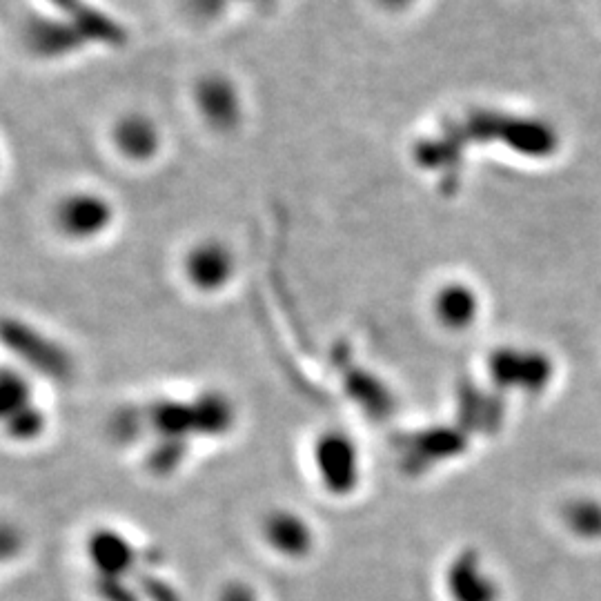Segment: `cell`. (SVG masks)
I'll return each mask as SVG.
<instances>
[{
  "label": "cell",
  "mask_w": 601,
  "mask_h": 601,
  "mask_svg": "<svg viewBox=\"0 0 601 601\" xmlns=\"http://www.w3.org/2000/svg\"><path fill=\"white\" fill-rule=\"evenodd\" d=\"M457 419L468 435H497L506 419V401L499 390H484L461 381L457 390Z\"/></svg>",
  "instance_id": "8"
},
{
  "label": "cell",
  "mask_w": 601,
  "mask_h": 601,
  "mask_svg": "<svg viewBox=\"0 0 601 601\" xmlns=\"http://www.w3.org/2000/svg\"><path fill=\"white\" fill-rule=\"evenodd\" d=\"M5 346L29 368L54 379H67L72 374V359L63 346L45 337L32 325L18 319H7L3 328Z\"/></svg>",
  "instance_id": "5"
},
{
  "label": "cell",
  "mask_w": 601,
  "mask_h": 601,
  "mask_svg": "<svg viewBox=\"0 0 601 601\" xmlns=\"http://www.w3.org/2000/svg\"><path fill=\"white\" fill-rule=\"evenodd\" d=\"M488 377L501 394L510 390L541 394L553 383L555 363L541 350L501 346L490 352Z\"/></svg>",
  "instance_id": "2"
},
{
  "label": "cell",
  "mask_w": 601,
  "mask_h": 601,
  "mask_svg": "<svg viewBox=\"0 0 601 601\" xmlns=\"http://www.w3.org/2000/svg\"><path fill=\"white\" fill-rule=\"evenodd\" d=\"M265 548L283 561H305L317 550V530L310 519L294 508H272L259 524Z\"/></svg>",
  "instance_id": "4"
},
{
  "label": "cell",
  "mask_w": 601,
  "mask_h": 601,
  "mask_svg": "<svg viewBox=\"0 0 601 601\" xmlns=\"http://www.w3.org/2000/svg\"><path fill=\"white\" fill-rule=\"evenodd\" d=\"M234 277V259L225 245L208 241L196 245L185 259V279L199 292H219Z\"/></svg>",
  "instance_id": "9"
},
{
  "label": "cell",
  "mask_w": 601,
  "mask_h": 601,
  "mask_svg": "<svg viewBox=\"0 0 601 601\" xmlns=\"http://www.w3.org/2000/svg\"><path fill=\"white\" fill-rule=\"evenodd\" d=\"M5 437L14 443H32L38 441L47 430V415L45 410L34 403L21 412H16L14 417L3 419Z\"/></svg>",
  "instance_id": "20"
},
{
  "label": "cell",
  "mask_w": 601,
  "mask_h": 601,
  "mask_svg": "<svg viewBox=\"0 0 601 601\" xmlns=\"http://www.w3.org/2000/svg\"><path fill=\"white\" fill-rule=\"evenodd\" d=\"M192 441L190 439H170V437H154L150 450L145 455V466L154 477L167 479L179 472L190 455Z\"/></svg>",
  "instance_id": "17"
},
{
  "label": "cell",
  "mask_w": 601,
  "mask_h": 601,
  "mask_svg": "<svg viewBox=\"0 0 601 601\" xmlns=\"http://www.w3.org/2000/svg\"><path fill=\"white\" fill-rule=\"evenodd\" d=\"M448 601H501V586L477 548H461L443 570Z\"/></svg>",
  "instance_id": "7"
},
{
  "label": "cell",
  "mask_w": 601,
  "mask_h": 601,
  "mask_svg": "<svg viewBox=\"0 0 601 601\" xmlns=\"http://www.w3.org/2000/svg\"><path fill=\"white\" fill-rule=\"evenodd\" d=\"M379 3L388 9H403V7H408L412 0H379Z\"/></svg>",
  "instance_id": "25"
},
{
  "label": "cell",
  "mask_w": 601,
  "mask_h": 601,
  "mask_svg": "<svg viewBox=\"0 0 601 601\" xmlns=\"http://www.w3.org/2000/svg\"><path fill=\"white\" fill-rule=\"evenodd\" d=\"M116 145L130 159L145 161L159 147V132H156V127L147 118L130 116L116 127Z\"/></svg>",
  "instance_id": "16"
},
{
  "label": "cell",
  "mask_w": 601,
  "mask_h": 601,
  "mask_svg": "<svg viewBox=\"0 0 601 601\" xmlns=\"http://www.w3.org/2000/svg\"><path fill=\"white\" fill-rule=\"evenodd\" d=\"M192 415H194V435L196 439H221L228 437L236 426L239 412L232 397L221 390H203L194 394Z\"/></svg>",
  "instance_id": "11"
},
{
  "label": "cell",
  "mask_w": 601,
  "mask_h": 601,
  "mask_svg": "<svg viewBox=\"0 0 601 601\" xmlns=\"http://www.w3.org/2000/svg\"><path fill=\"white\" fill-rule=\"evenodd\" d=\"M34 386L23 372L14 368L3 370V379H0V417L9 419L16 412H21L29 406H34Z\"/></svg>",
  "instance_id": "19"
},
{
  "label": "cell",
  "mask_w": 601,
  "mask_h": 601,
  "mask_svg": "<svg viewBox=\"0 0 601 601\" xmlns=\"http://www.w3.org/2000/svg\"><path fill=\"white\" fill-rule=\"evenodd\" d=\"M190 3L194 7V12L205 18L219 16L221 9L225 7V0H190Z\"/></svg>",
  "instance_id": "24"
},
{
  "label": "cell",
  "mask_w": 601,
  "mask_h": 601,
  "mask_svg": "<svg viewBox=\"0 0 601 601\" xmlns=\"http://www.w3.org/2000/svg\"><path fill=\"white\" fill-rule=\"evenodd\" d=\"M199 103L205 118L216 127H230L239 118V98L223 78H208L199 87Z\"/></svg>",
  "instance_id": "15"
},
{
  "label": "cell",
  "mask_w": 601,
  "mask_h": 601,
  "mask_svg": "<svg viewBox=\"0 0 601 601\" xmlns=\"http://www.w3.org/2000/svg\"><path fill=\"white\" fill-rule=\"evenodd\" d=\"M312 475L334 499H348L363 481V455L357 439L343 428H323L312 439Z\"/></svg>",
  "instance_id": "1"
},
{
  "label": "cell",
  "mask_w": 601,
  "mask_h": 601,
  "mask_svg": "<svg viewBox=\"0 0 601 601\" xmlns=\"http://www.w3.org/2000/svg\"><path fill=\"white\" fill-rule=\"evenodd\" d=\"M470 435L461 426H432L412 432L403 448V470L423 475L439 463H448L468 450Z\"/></svg>",
  "instance_id": "6"
},
{
  "label": "cell",
  "mask_w": 601,
  "mask_h": 601,
  "mask_svg": "<svg viewBox=\"0 0 601 601\" xmlns=\"http://www.w3.org/2000/svg\"><path fill=\"white\" fill-rule=\"evenodd\" d=\"M479 297L468 283L450 281L441 285L432 299V312L441 328L450 332H466L479 317Z\"/></svg>",
  "instance_id": "12"
},
{
  "label": "cell",
  "mask_w": 601,
  "mask_h": 601,
  "mask_svg": "<svg viewBox=\"0 0 601 601\" xmlns=\"http://www.w3.org/2000/svg\"><path fill=\"white\" fill-rule=\"evenodd\" d=\"M343 388L348 399L359 406L370 419H386L392 412L394 394L377 374L363 368H350L343 372Z\"/></svg>",
  "instance_id": "13"
},
{
  "label": "cell",
  "mask_w": 601,
  "mask_h": 601,
  "mask_svg": "<svg viewBox=\"0 0 601 601\" xmlns=\"http://www.w3.org/2000/svg\"><path fill=\"white\" fill-rule=\"evenodd\" d=\"M134 584L139 588L143 601H181V595L170 581L156 575V568H141L134 575Z\"/></svg>",
  "instance_id": "22"
},
{
  "label": "cell",
  "mask_w": 601,
  "mask_h": 601,
  "mask_svg": "<svg viewBox=\"0 0 601 601\" xmlns=\"http://www.w3.org/2000/svg\"><path fill=\"white\" fill-rule=\"evenodd\" d=\"M561 517L575 537L586 541L601 539V501L588 497L570 499L561 510Z\"/></svg>",
  "instance_id": "18"
},
{
  "label": "cell",
  "mask_w": 601,
  "mask_h": 601,
  "mask_svg": "<svg viewBox=\"0 0 601 601\" xmlns=\"http://www.w3.org/2000/svg\"><path fill=\"white\" fill-rule=\"evenodd\" d=\"M27 38L34 52L41 56L70 54L87 41V36L74 23H54L43 18L32 21Z\"/></svg>",
  "instance_id": "14"
},
{
  "label": "cell",
  "mask_w": 601,
  "mask_h": 601,
  "mask_svg": "<svg viewBox=\"0 0 601 601\" xmlns=\"http://www.w3.org/2000/svg\"><path fill=\"white\" fill-rule=\"evenodd\" d=\"M85 559L94 577H134L145 564V548L116 526H96L85 537Z\"/></svg>",
  "instance_id": "3"
},
{
  "label": "cell",
  "mask_w": 601,
  "mask_h": 601,
  "mask_svg": "<svg viewBox=\"0 0 601 601\" xmlns=\"http://www.w3.org/2000/svg\"><path fill=\"white\" fill-rule=\"evenodd\" d=\"M92 588L98 601H143L134 577H94Z\"/></svg>",
  "instance_id": "21"
},
{
  "label": "cell",
  "mask_w": 601,
  "mask_h": 601,
  "mask_svg": "<svg viewBox=\"0 0 601 601\" xmlns=\"http://www.w3.org/2000/svg\"><path fill=\"white\" fill-rule=\"evenodd\" d=\"M112 223V208L103 196L78 192L67 196L58 208V225L72 239H92Z\"/></svg>",
  "instance_id": "10"
},
{
  "label": "cell",
  "mask_w": 601,
  "mask_h": 601,
  "mask_svg": "<svg viewBox=\"0 0 601 601\" xmlns=\"http://www.w3.org/2000/svg\"><path fill=\"white\" fill-rule=\"evenodd\" d=\"M216 601H261L256 588L245 579H228L225 584L219 588V595H216Z\"/></svg>",
  "instance_id": "23"
}]
</instances>
